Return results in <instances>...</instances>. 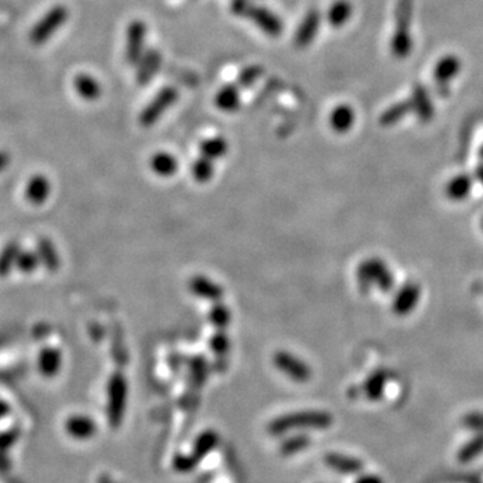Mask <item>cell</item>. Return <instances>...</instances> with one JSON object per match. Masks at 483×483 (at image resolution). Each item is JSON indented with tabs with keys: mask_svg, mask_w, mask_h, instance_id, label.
I'll use <instances>...</instances> for the list:
<instances>
[{
	"mask_svg": "<svg viewBox=\"0 0 483 483\" xmlns=\"http://www.w3.org/2000/svg\"><path fill=\"white\" fill-rule=\"evenodd\" d=\"M332 423L333 416L328 411L303 410L276 416L268 424V432L272 436H281L298 429H325Z\"/></svg>",
	"mask_w": 483,
	"mask_h": 483,
	"instance_id": "cell-1",
	"label": "cell"
},
{
	"mask_svg": "<svg viewBox=\"0 0 483 483\" xmlns=\"http://www.w3.org/2000/svg\"><path fill=\"white\" fill-rule=\"evenodd\" d=\"M356 279L362 293H369L372 287H377L381 293H388L394 286L392 272L380 258H368L362 261L357 268Z\"/></svg>",
	"mask_w": 483,
	"mask_h": 483,
	"instance_id": "cell-2",
	"label": "cell"
},
{
	"mask_svg": "<svg viewBox=\"0 0 483 483\" xmlns=\"http://www.w3.org/2000/svg\"><path fill=\"white\" fill-rule=\"evenodd\" d=\"M70 16L66 5L57 4L51 7L31 29L29 39L34 46L45 45L60 27L67 22Z\"/></svg>",
	"mask_w": 483,
	"mask_h": 483,
	"instance_id": "cell-3",
	"label": "cell"
},
{
	"mask_svg": "<svg viewBox=\"0 0 483 483\" xmlns=\"http://www.w3.org/2000/svg\"><path fill=\"white\" fill-rule=\"evenodd\" d=\"M274 366L283 373L287 379L294 383H307L311 379V368L309 364L303 362L298 356L287 352V351H278L272 357Z\"/></svg>",
	"mask_w": 483,
	"mask_h": 483,
	"instance_id": "cell-4",
	"label": "cell"
},
{
	"mask_svg": "<svg viewBox=\"0 0 483 483\" xmlns=\"http://www.w3.org/2000/svg\"><path fill=\"white\" fill-rule=\"evenodd\" d=\"M108 415L109 422L113 427H119L126 407V396H128V383L123 375L116 373L112 376L108 386Z\"/></svg>",
	"mask_w": 483,
	"mask_h": 483,
	"instance_id": "cell-5",
	"label": "cell"
},
{
	"mask_svg": "<svg viewBox=\"0 0 483 483\" xmlns=\"http://www.w3.org/2000/svg\"><path fill=\"white\" fill-rule=\"evenodd\" d=\"M145 40H147V26L143 21L134 19L126 27L125 35V60L132 64L137 66L145 54Z\"/></svg>",
	"mask_w": 483,
	"mask_h": 483,
	"instance_id": "cell-6",
	"label": "cell"
},
{
	"mask_svg": "<svg viewBox=\"0 0 483 483\" xmlns=\"http://www.w3.org/2000/svg\"><path fill=\"white\" fill-rule=\"evenodd\" d=\"M179 93L172 88L167 86L158 91L151 102L144 108L140 115V123L143 126H152L161 119V116L178 101Z\"/></svg>",
	"mask_w": 483,
	"mask_h": 483,
	"instance_id": "cell-7",
	"label": "cell"
},
{
	"mask_svg": "<svg viewBox=\"0 0 483 483\" xmlns=\"http://www.w3.org/2000/svg\"><path fill=\"white\" fill-rule=\"evenodd\" d=\"M422 298V287L416 282H407L401 285L392 298L393 314L397 317L410 316L419 305Z\"/></svg>",
	"mask_w": 483,
	"mask_h": 483,
	"instance_id": "cell-8",
	"label": "cell"
},
{
	"mask_svg": "<svg viewBox=\"0 0 483 483\" xmlns=\"http://www.w3.org/2000/svg\"><path fill=\"white\" fill-rule=\"evenodd\" d=\"M321 25V14L317 8H311L306 12L302 18L301 23L298 25L297 31L294 34V43L297 47L305 49L311 45L316 39L317 32L320 30Z\"/></svg>",
	"mask_w": 483,
	"mask_h": 483,
	"instance_id": "cell-9",
	"label": "cell"
},
{
	"mask_svg": "<svg viewBox=\"0 0 483 483\" xmlns=\"http://www.w3.org/2000/svg\"><path fill=\"white\" fill-rule=\"evenodd\" d=\"M246 18H250L254 25L263 31L266 35L276 38L282 34L283 31V23L282 21L272 12L270 10L265 8V7H251L248 14L246 15Z\"/></svg>",
	"mask_w": 483,
	"mask_h": 483,
	"instance_id": "cell-10",
	"label": "cell"
},
{
	"mask_svg": "<svg viewBox=\"0 0 483 483\" xmlns=\"http://www.w3.org/2000/svg\"><path fill=\"white\" fill-rule=\"evenodd\" d=\"M188 289L198 298L207 300V301H211L213 303L222 301V298L224 296L223 287L217 282L212 281L209 276H204V275L192 276L189 279Z\"/></svg>",
	"mask_w": 483,
	"mask_h": 483,
	"instance_id": "cell-11",
	"label": "cell"
},
{
	"mask_svg": "<svg viewBox=\"0 0 483 483\" xmlns=\"http://www.w3.org/2000/svg\"><path fill=\"white\" fill-rule=\"evenodd\" d=\"M474 179L467 174H458L446 182L445 195L449 200L459 203L466 200L473 191Z\"/></svg>",
	"mask_w": 483,
	"mask_h": 483,
	"instance_id": "cell-12",
	"label": "cell"
},
{
	"mask_svg": "<svg viewBox=\"0 0 483 483\" xmlns=\"http://www.w3.org/2000/svg\"><path fill=\"white\" fill-rule=\"evenodd\" d=\"M325 463L334 471L340 474H357L364 467L362 460L345 453H331L325 455Z\"/></svg>",
	"mask_w": 483,
	"mask_h": 483,
	"instance_id": "cell-13",
	"label": "cell"
},
{
	"mask_svg": "<svg viewBox=\"0 0 483 483\" xmlns=\"http://www.w3.org/2000/svg\"><path fill=\"white\" fill-rule=\"evenodd\" d=\"M160 66H161V54L154 49L148 50L143 56L141 60L137 63V75H136L137 82L143 86L150 84L153 77L156 75V73L158 71Z\"/></svg>",
	"mask_w": 483,
	"mask_h": 483,
	"instance_id": "cell-14",
	"label": "cell"
},
{
	"mask_svg": "<svg viewBox=\"0 0 483 483\" xmlns=\"http://www.w3.org/2000/svg\"><path fill=\"white\" fill-rule=\"evenodd\" d=\"M151 169L154 175L160 178H171L176 175L179 169L178 158L168 152H157L152 156L150 161Z\"/></svg>",
	"mask_w": 483,
	"mask_h": 483,
	"instance_id": "cell-15",
	"label": "cell"
},
{
	"mask_svg": "<svg viewBox=\"0 0 483 483\" xmlns=\"http://www.w3.org/2000/svg\"><path fill=\"white\" fill-rule=\"evenodd\" d=\"M73 84H74V89L78 93V95L88 102L97 101L102 94V86H101L99 81L95 80L94 77H91V74L80 73L74 78Z\"/></svg>",
	"mask_w": 483,
	"mask_h": 483,
	"instance_id": "cell-16",
	"label": "cell"
},
{
	"mask_svg": "<svg viewBox=\"0 0 483 483\" xmlns=\"http://www.w3.org/2000/svg\"><path fill=\"white\" fill-rule=\"evenodd\" d=\"M219 443L220 436L215 429H204L196 436L191 453L200 462L203 458L209 456L219 446Z\"/></svg>",
	"mask_w": 483,
	"mask_h": 483,
	"instance_id": "cell-17",
	"label": "cell"
},
{
	"mask_svg": "<svg viewBox=\"0 0 483 483\" xmlns=\"http://www.w3.org/2000/svg\"><path fill=\"white\" fill-rule=\"evenodd\" d=\"M215 105L224 113H234L241 106V94L237 85H224L215 97Z\"/></svg>",
	"mask_w": 483,
	"mask_h": 483,
	"instance_id": "cell-18",
	"label": "cell"
},
{
	"mask_svg": "<svg viewBox=\"0 0 483 483\" xmlns=\"http://www.w3.org/2000/svg\"><path fill=\"white\" fill-rule=\"evenodd\" d=\"M355 123V112L349 105H337L329 115V125L335 133H346Z\"/></svg>",
	"mask_w": 483,
	"mask_h": 483,
	"instance_id": "cell-19",
	"label": "cell"
},
{
	"mask_svg": "<svg viewBox=\"0 0 483 483\" xmlns=\"http://www.w3.org/2000/svg\"><path fill=\"white\" fill-rule=\"evenodd\" d=\"M388 381V375L384 370H376L373 372L366 381L364 383V394L366 396V399L369 400H379L384 390H386V384Z\"/></svg>",
	"mask_w": 483,
	"mask_h": 483,
	"instance_id": "cell-20",
	"label": "cell"
},
{
	"mask_svg": "<svg viewBox=\"0 0 483 483\" xmlns=\"http://www.w3.org/2000/svg\"><path fill=\"white\" fill-rule=\"evenodd\" d=\"M351 15H352V4L348 0H337L329 7L327 18L332 27L338 29L348 22Z\"/></svg>",
	"mask_w": 483,
	"mask_h": 483,
	"instance_id": "cell-21",
	"label": "cell"
},
{
	"mask_svg": "<svg viewBox=\"0 0 483 483\" xmlns=\"http://www.w3.org/2000/svg\"><path fill=\"white\" fill-rule=\"evenodd\" d=\"M199 151H200V156L212 160V161H216L227 154L228 143L223 137L216 136V137H211V139L202 141Z\"/></svg>",
	"mask_w": 483,
	"mask_h": 483,
	"instance_id": "cell-22",
	"label": "cell"
},
{
	"mask_svg": "<svg viewBox=\"0 0 483 483\" xmlns=\"http://www.w3.org/2000/svg\"><path fill=\"white\" fill-rule=\"evenodd\" d=\"M231 317L233 316L228 306L222 302H215V305L212 306L209 313V320L212 327L216 328L217 331L227 329L231 324Z\"/></svg>",
	"mask_w": 483,
	"mask_h": 483,
	"instance_id": "cell-23",
	"label": "cell"
},
{
	"mask_svg": "<svg viewBox=\"0 0 483 483\" xmlns=\"http://www.w3.org/2000/svg\"><path fill=\"white\" fill-rule=\"evenodd\" d=\"M213 174H215L213 161L203 157V156L196 158L191 165V175L195 180L199 181V182H207V181L211 180Z\"/></svg>",
	"mask_w": 483,
	"mask_h": 483,
	"instance_id": "cell-24",
	"label": "cell"
},
{
	"mask_svg": "<svg viewBox=\"0 0 483 483\" xmlns=\"http://www.w3.org/2000/svg\"><path fill=\"white\" fill-rule=\"evenodd\" d=\"M310 445V438L306 434H296L287 439H285L281 443L279 451L285 456H290L294 453H301L306 447H309Z\"/></svg>",
	"mask_w": 483,
	"mask_h": 483,
	"instance_id": "cell-25",
	"label": "cell"
},
{
	"mask_svg": "<svg viewBox=\"0 0 483 483\" xmlns=\"http://www.w3.org/2000/svg\"><path fill=\"white\" fill-rule=\"evenodd\" d=\"M69 431L80 439H88L95 434V424L88 416H75L69 423Z\"/></svg>",
	"mask_w": 483,
	"mask_h": 483,
	"instance_id": "cell-26",
	"label": "cell"
},
{
	"mask_svg": "<svg viewBox=\"0 0 483 483\" xmlns=\"http://www.w3.org/2000/svg\"><path fill=\"white\" fill-rule=\"evenodd\" d=\"M483 453V432L466 443L458 453V460L460 463H469Z\"/></svg>",
	"mask_w": 483,
	"mask_h": 483,
	"instance_id": "cell-27",
	"label": "cell"
},
{
	"mask_svg": "<svg viewBox=\"0 0 483 483\" xmlns=\"http://www.w3.org/2000/svg\"><path fill=\"white\" fill-rule=\"evenodd\" d=\"M210 349L215 356H227L231 349V340L224 331H217L210 338Z\"/></svg>",
	"mask_w": 483,
	"mask_h": 483,
	"instance_id": "cell-28",
	"label": "cell"
},
{
	"mask_svg": "<svg viewBox=\"0 0 483 483\" xmlns=\"http://www.w3.org/2000/svg\"><path fill=\"white\" fill-rule=\"evenodd\" d=\"M198 463H199V460L192 453H178L174 458L172 466L178 473L187 474V473L195 470Z\"/></svg>",
	"mask_w": 483,
	"mask_h": 483,
	"instance_id": "cell-29",
	"label": "cell"
},
{
	"mask_svg": "<svg viewBox=\"0 0 483 483\" xmlns=\"http://www.w3.org/2000/svg\"><path fill=\"white\" fill-rule=\"evenodd\" d=\"M263 74V67L261 66H248L242 70L238 78V85L243 88H250L252 86Z\"/></svg>",
	"mask_w": 483,
	"mask_h": 483,
	"instance_id": "cell-30",
	"label": "cell"
},
{
	"mask_svg": "<svg viewBox=\"0 0 483 483\" xmlns=\"http://www.w3.org/2000/svg\"><path fill=\"white\" fill-rule=\"evenodd\" d=\"M191 368V373L192 377L198 381V383H203L207 379V373H209V365L207 362L202 357H195L192 360V364L189 365Z\"/></svg>",
	"mask_w": 483,
	"mask_h": 483,
	"instance_id": "cell-31",
	"label": "cell"
},
{
	"mask_svg": "<svg viewBox=\"0 0 483 483\" xmlns=\"http://www.w3.org/2000/svg\"><path fill=\"white\" fill-rule=\"evenodd\" d=\"M463 424L474 431L483 432V412H471L463 418Z\"/></svg>",
	"mask_w": 483,
	"mask_h": 483,
	"instance_id": "cell-32",
	"label": "cell"
},
{
	"mask_svg": "<svg viewBox=\"0 0 483 483\" xmlns=\"http://www.w3.org/2000/svg\"><path fill=\"white\" fill-rule=\"evenodd\" d=\"M251 7L252 4L248 0H233L231 11L238 16H246Z\"/></svg>",
	"mask_w": 483,
	"mask_h": 483,
	"instance_id": "cell-33",
	"label": "cell"
},
{
	"mask_svg": "<svg viewBox=\"0 0 483 483\" xmlns=\"http://www.w3.org/2000/svg\"><path fill=\"white\" fill-rule=\"evenodd\" d=\"M356 483H383V481L376 475H362Z\"/></svg>",
	"mask_w": 483,
	"mask_h": 483,
	"instance_id": "cell-34",
	"label": "cell"
},
{
	"mask_svg": "<svg viewBox=\"0 0 483 483\" xmlns=\"http://www.w3.org/2000/svg\"><path fill=\"white\" fill-rule=\"evenodd\" d=\"M477 179L481 181V184L483 185V167H481V168L477 171Z\"/></svg>",
	"mask_w": 483,
	"mask_h": 483,
	"instance_id": "cell-35",
	"label": "cell"
},
{
	"mask_svg": "<svg viewBox=\"0 0 483 483\" xmlns=\"http://www.w3.org/2000/svg\"><path fill=\"white\" fill-rule=\"evenodd\" d=\"M481 228H482V231H483V217H482V222H481Z\"/></svg>",
	"mask_w": 483,
	"mask_h": 483,
	"instance_id": "cell-36",
	"label": "cell"
}]
</instances>
